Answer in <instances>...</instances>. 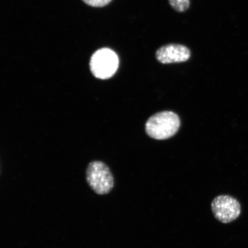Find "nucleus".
I'll return each instance as SVG.
<instances>
[{"instance_id": "obj_3", "label": "nucleus", "mask_w": 248, "mask_h": 248, "mask_svg": "<svg viewBox=\"0 0 248 248\" xmlns=\"http://www.w3.org/2000/svg\"><path fill=\"white\" fill-rule=\"evenodd\" d=\"M119 66V59L116 52L107 48L96 51L90 62V67L93 76L102 79L113 77Z\"/></svg>"}, {"instance_id": "obj_1", "label": "nucleus", "mask_w": 248, "mask_h": 248, "mask_svg": "<svg viewBox=\"0 0 248 248\" xmlns=\"http://www.w3.org/2000/svg\"><path fill=\"white\" fill-rule=\"evenodd\" d=\"M180 124L177 114L172 111H164L151 117L145 125V130L147 135L152 138L165 140L176 134Z\"/></svg>"}, {"instance_id": "obj_4", "label": "nucleus", "mask_w": 248, "mask_h": 248, "mask_svg": "<svg viewBox=\"0 0 248 248\" xmlns=\"http://www.w3.org/2000/svg\"><path fill=\"white\" fill-rule=\"evenodd\" d=\"M211 206L214 216L223 224L234 221L241 214L239 202L230 195H222L216 197Z\"/></svg>"}, {"instance_id": "obj_7", "label": "nucleus", "mask_w": 248, "mask_h": 248, "mask_svg": "<svg viewBox=\"0 0 248 248\" xmlns=\"http://www.w3.org/2000/svg\"><path fill=\"white\" fill-rule=\"evenodd\" d=\"M86 4L93 7H102L110 2L111 0H83Z\"/></svg>"}, {"instance_id": "obj_2", "label": "nucleus", "mask_w": 248, "mask_h": 248, "mask_svg": "<svg viewBox=\"0 0 248 248\" xmlns=\"http://www.w3.org/2000/svg\"><path fill=\"white\" fill-rule=\"evenodd\" d=\"M86 179L89 187L98 195H107L114 187L112 173L107 164L101 161H94L89 164Z\"/></svg>"}, {"instance_id": "obj_6", "label": "nucleus", "mask_w": 248, "mask_h": 248, "mask_svg": "<svg viewBox=\"0 0 248 248\" xmlns=\"http://www.w3.org/2000/svg\"><path fill=\"white\" fill-rule=\"evenodd\" d=\"M170 6L178 12H184L190 6V0H169Z\"/></svg>"}, {"instance_id": "obj_5", "label": "nucleus", "mask_w": 248, "mask_h": 248, "mask_svg": "<svg viewBox=\"0 0 248 248\" xmlns=\"http://www.w3.org/2000/svg\"><path fill=\"white\" fill-rule=\"evenodd\" d=\"M190 49L186 46L170 44L161 46L157 49L156 58L163 64L181 63L187 61L190 58Z\"/></svg>"}]
</instances>
